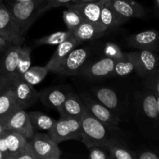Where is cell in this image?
I'll return each instance as SVG.
<instances>
[{
    "label": "cell",
    "mask_w": 159,
    "mask_h": 159,
    "mask_svg": "<svg viewBox=\"0 0 159 159\" xmlns=\"http://www.w3.org/2000/svg\"><path fill=\"white\" fill-rule=\"evenodd\" d=\"M137 124L144 137L159 141V113L156 95L144 85L133 93V113Z\"/></svg>",
    "instance_id": "6da1fadb"
},
{
    "label": "cell",
    "mask_w": 159,
    "mask_h": 159,
    "mask_svg": "<svg viewBox=\"0 0 159 159\" xmlns=\"http://www.w3.org/2000/svg\"><path fill=\"white\" fill-rule=\"evenodd\" d=\"M91 93L99 102L110 109L121 123L130 120L133 113V94L124 93L110 85L95 86Z\"/></svg>",
    "instance_id": "7a4b0ae2"
},
{
    "label": "cell",
    "mask_w": 159,
    "mask_h": 159,
    "mask_svg": "<svg viewBox=\"0 0 159 159\" xmlns=\"http://www.w3.org/2000/svg\"><path fill=\"white\" fill-rule=\"evenodd\" d=\"M81 141L89 148L93 144L102 145L111 136L110 130L103 123L98 120L86 107L81 117Z\"/></svg>",
    "instance_id": "3957f363"
},
{
    "label": "cell",
    "mask_w": 159,
    "mask_h": 159,
    "mask_svg": "<svg viewBox=\"0 0 159 159\" xmlns=\"http://www.w3.org/2000/svg\"><path fill=\"white\" fill-rule=\"evenodd\" d=\"M43 1L44 0L8 1L6 5L18 23L20 31L24 37L33 23L40 16L39 12Z\"/></svg>",
    "instance_id": "277c9868"
},
{
    "label": "cell",
    "mask_w": 159,
    "mask_h": 159,
    "mask_svg": "<svg viewBox=\"0 0 159 159\" xmlns=\"http://www.w3.org/2000/svg\"><path fill=\"white\" fill-rule=\"evenodd\" d=\"M48 134L50 138L58 144L70 140L81 141V119L61 116Z\"/></svg>",
    "instance_id": "5b68a950"
},
{
    "label": "cell",
    "mask_w": 159,
    "mask_h": 159,
    "mask_svg": "<svg viewBox=\"0 0 159 159\" xmlns=\"http://www.w3.org/2000/svg\"><path fill=\"white\" fill-rule=\"evenodd\" d=\"M88 110L97 118L103 123L110 130L113 132L120 131L119 125L121 121L110 109L99 102L93 95L86 91H83L79 94Z\"/></svg>",
    "instance_id": "8992f818"
},
{
    "label": "cell",
    "mask_w": 159,
    "mask_h": 159,
    "mask_svg": "<svg viewBox=\"0 0 159 159\" xmlns=\"http://www.w3.org/2000/svg\"><path fill=\"white\" fill-rule=\"evenodd\" d=\"M0 37L10 44L22 45L25 41L18 23L2 2L0 3Z\"/></svg>",
    "instance_id": "52a82bcc"
},
{
    "label": "cell",
    "mask_w": 159,
    "mask_h": 159,
    "mask_svg": "<svg viewBox=\"0 0 159 159\" xmlns=\"http://www.w3.org/2000/svg\"><path fill=\"white\" fill-rule=\"evenodd\" d=\"M135 64V73L141 79H145L159 70V54L148 50H138L128 52Z\"/></svg>",
    "instance_id": "ba28073f"
},
{
    "label": "cell",
    "mask_w": 159,
    "mask_h": 159,
    "mask_svg": "<svg viewBox=\"0 0 159 159\" xmlns=\"http://www.w3.org/2000/svg\"><path fill=\"white\" fill-rule=\"evenodd\" d=\"M115 61L114 59L104 56L96 61L86 64L78 75L92 81L113 78Z\"/></svg>",
    "instance_id": "9c48e42d"
},
{
    "label": "cell",
    "mask_w": 159,
    "mask_h": 159,
    "mask_svg": "<svg viewBox=\"0 0 159 159\" xmlns=\"http://www.w3.org/2000/svg\"><path fill=\"white\" fill-rule=\"evenodd\" d=\"M89 54L90 51L87 47H77L69 53L57 74L65 76L78 75L87 64Z\"/></svg>",
    "instance_id": "30bf717a"
},
{
    "label": "cell",
    "mask_w": 159,
    "mask_h": 159,
    "mask_svg": "<svg viewBox=\"0 0 159 159\" xmlns=\"http://www.w3.org/2000/svg\"><path fill=\"white\" fill-rule=\"evenodd\" d=\"M30 141L38 159H59L62 152L48 134L35 133Z\"/></svg>",
    "instance_id": "8fae6325"
},
{
    "label": "cell",
    "mask_w": 159,
    "mask_h": 159,
    "mask_svg": "<svg viewBox=\"0 0 159 159\" xmlns=\"http://www.w3.org/2000/svg\"><path fill=\"white\" fill-rule=\"evenodd\" d=\"M126 42L130 48L158 52L159 31L156 30H148L137 33L127 37Z\"/></svg>",
    "instance_id": "7c38bea8"
},
{
    "label": "cell",
    "mask_w": 159,
    "mask_h": 159,
    "mask_svg": "<svg viewBox=\"0 0 159 159\" xmlns=\"http://www.w3.org/2000/svg\"><path fill=\"white\" fill-rule=\"evenodd\" d=\"M17 101L23 110L32 107L39 101L38 92L22 78H17L12 81Z\"/></svg>",
    "instance_id": "4fadbf2b"
},
{
    "label": "cell",
    "mask_w": 159,
    "mask_h": 159,
    "mask_svg": "<svg viewBox=\"0 0 159 159\" xmlns=\"http://www.w3.org/2000/svg\"><path fill=\"white\" fill-rule=\"evenodd\" d=\"M82 43V42L78 40L72 34L66 40L57 44V48H56L52 57H51L50 61L45 66L51 72L57 73L59 68H61L62 64L64 63L66 57L69 54V53L73 49L79 47V44H81Z\"/></svg>",
    "instance_id": "5bb4252c"
},
{
    "label": "cell",
    "mask_w": 159,
    "mask_h": 159,
    "mask_svg": "<svg viewBox=\"0 0 159 159\" xmlns=\"http://www.w3.org/2000/svg\"><path fill=\"white\" fill-rule=\"evenodd\" d=\"M5 125L8 130H12L20 134L28 141L31 140L35 134L29 114L25 110H17L8 120Z\"/></svg>",
    "instance_id": "9a60e30c"
},
{
    "label": "cell",
    "mask_w": 159,
    "mask_h": 159,
    "mask_svg": "<svg viewBox=\"0 0 159 159\" xmlns=\"http://www.w3.org/2000/svg\"><path fill=\"white\" fill-rule=\"evenodd\" d=\"M21 45L9 43L3 51L2 57L0 59V73L11 80L16 79V69L20 57Z\"/></svg>",
    "instance_id": "2e32d148"
},
{
    "label": "cell",
    "mask_w": 159,
    "mask_h": 159,
    "mask_svg": "<svg viewBox=\"0 0 159 159\" xmlns=\"http://www.w3.org/2000/svg\"><path fill=\"white\" fill-rule=\"evenodd\" d=\"M70 89L61 86H54L42 89L39 95V100L51 109L60 112Z\"/></svg>",
    "instance_id": "e0dca14e"
},
{
    "label": "cell",
    "mask_w": 159,
    "mask_h": 159,
    "mask_svg": "<svg viewBox=\"0 0 159 159\" xmlns=\"http://www.w3.org/2000/svg\"><path fill=\"white\" fill-rule=\"evenodd\" d=\"M101 4H102V0H99V1L89 2H69L65 6L67 9H73L79 12L85 21L102 26L100 23Z\"/></svg>",
    "instance_id": "ac0fdd59"
},
{
    "label": "cell",
    "mask_w": 159,
    "mask_h": 159,
    "mask_svg": "<svg viewBox=\"0 0 159 159\" xmlns=\"http://www.w3.org/2000/svg\"><path fill=\"white\" fill-rule=\"evenodd\" d=\"M113 9L121 17L127 20L145 16V9L135 0H110Z\"/></svg>",
    "instance_id": "d6986e66"
},
{
    "label": "cell",
    "mask_w": 159,
    "mask_h": 159,
    "mask_svg": "<svg viewBox=\"0 0 159 159\" xmlns=\"http://www.w3.org/2000/svg\"><path fill=\"white\" fill-rule=\"evenodd\" d=\"M102 147L108 152L111 158L136 159V152L131 150L124 141L115 135H111Z\"/></svg>",
    "instance_id": "ffe728a7"
},
{
    "label": "cell",
    "mask_w": 159,
    "mask_h": 159,
    "mask_svg": "<svg viewBox=\"0 0 159 159\" xmlns=\"http://www.w3.org/2000/svg\"><path fill=\"white\" fill-rule=\"evenodd\" d=\"M19 110H23L16 97L12 84L0 95V123L6 124L8 120Z\"/></svg>",
    "instance_id": "44dd1931"
},
{
    "label": "cell",
    "mask_w": 159,
    "mask_h": 159,
    "mask_svg": "<svg viewBox=\"0 0 159 159\" xmlns=\"http://www.w3.org/2000/svg\"><path fill=\"white\" fill-rule=\"evenodd\" d=\"M86 107L84 104L83 101L81 99L80 96L70 90L68 92V96L64 102L59 114L63 117H82Z\"/></svg>",
    "instance_id": "7402d4cb"
},
{
    "label": "cell",
    "mask_w": 159,
    "mask_h": 159,
    "mask_svg": "<svg viewBox=\"0 0 159 159\" xmlns=\"http://www.w3.org/2000/svg\"><path fill=\"white\" fill-rule=\"evenodd\" d=\"M108 29L84 20L74 31L73 35L81 42L89 41L106 35Z\"/></svg>",
    "instance_id": "603a6c76"
},
{
    "label": "cell",
    "mask_w": 159,
    "mask_h": 159,
    "mask_svg": "<svg viewBox=\"0 0 159 159\" xmlns=\"http://www.w3.org/2000/svg\"><path fill=\"white\" fill-rule=\"evenodd\" d=\"M127 22L115 11L110 0H102L100 11V23L107 29H113Z\"/></svg>",
    "instance_id": "cb8c5ba5"
},
{
    "label": "cell",
    "mask_w": 159,
    "mask_h": 159,
    "mask_svg": "<svg viewBox=\"0 0 159 159\" xmlns=\"http://www.w3.org/2000/svg\"><path fill=\"white\" fill-rule=\"evenodd\" d=\"M5 139L9 152V159H14L28 141L23 135L12 130H8L5 134Z\"/></svg>",
    "instance_id": "d4e9b609"
},
{
    "label": "cell",
    "mask_w": 159,
    "mask_h": 159,
    "mask_svg": "<svg viewBox=\"0 0 159 159\" xmlns=\"http://www.w3.org/2000/svg\"><path fill=\"white\" fill-rule=\"evenodd\" d=\"M133 72H135V64L128 54V52H127L122 58L118 59L115 61L113 77H127Z\"/></svg>",
    "instance_id": "484cf974"
},
{
    "label": "cell",
    "mask_w": 159,
    "mask_h": 159,
    "mask_svg": "<svg viewBox=\"0 0 159 159\" xmlns=\"http://www.w3.org/2000/svg\"><path fill=\"white\" fill-rule=\"evenodd\" d=\"M28 114L34 131L46 130L48 132L56 122V120L53 119L42 112L32 111Z\"/></svg>",
    "instance_id": "4316f807"
},
{
    "label": "cell",
    "mask_w": 159,
    "mask_h": 159,
    "mask_svg": "<svg viewBox=\"0 0 159 159\" xmlns=\"http://www.w3.org/2000/svg\"><path fill=\"white\" fill-rule=\"evenodd\" d=\"M49 72V69L46 66H34L30 67L22 75L21 78L26 82L34 86L44 80Z\"/></svg>",
    "instance_id": "83f0119b"
},
{
    "label": "cell",
    "mask_w": 159,
    "mask_h": 159,
    "mask_svg": "<svg viewBox=\"0 0 159 159\" xmlns=\"http://www.w3.org/2000/svg\"><path fill=\"white\" fill-rule=\"evenodd\" d=\"M73 34V31L67 30L65 31H57L53 34L46 35L44 37L35 40L34 43L37 46L40 45H57L62 43L63 41L69 38Z\"/></svg>",
    "instance_id": "f1b7e54d"
},
{
    "label": "cell",
    "mask_w": 159,
    "mask_h": 159,
    "mask_svg": "<svg viewBox=\"0 0 159 159\" xmlns=\"http://www.w3.org/2000/svg\"><path fill=\"white\" fill-rule=\"evenodd\" d=\"M31 67V48L26 45H21L16 69V79L22 75Z\"/></svg>",
    "instance_id": "f546056e"
},
{
    "label": "cell",
    "mask_w": 159,
    "mask_h": 159,
    "mask_svg": "<svg viewBox=\"0 0 159 159\" xmlns=\"http://www.w3.org/2000/svg\"><path fill=\"white\" fill-rule=\"evenodd\" d=\"M64 23L67 26V30L74 31L84 21L80 14L73 9H67L62 12Z\"/></svg>",
    "instance_id": "4dcf8cb0"
},
{
    "label": "cell",
    "mask_w": 159,
    "mask_h": 159,
    "mask_svg": "<svg viewBox=\"0 0 159 159\" xmlns=\"http://www.w3.org/2000/svg\"><path fill=\"white\" fill-rule=\"evenodd\" d=\"M144 85L152 90L156 95L159 113V70L149 75L148 77L144 79Z\"/></svg>",
    "instance_id": "1f68e13d"
},
{
    "label": "cell",
    "mask_w": 159,
    "mask_h": 159,
    "mask_svg": "<svg viewBox=\"0 0 159 159\" xmlns=\"http://www.w3.org/2000/svg\"><path fill=\"white\" fill-rule=\"evenodd\" d=\"M125 54V52L121 51L120 48L117 44L112 42H108L104 46V56L111 57L115 61L122 58Z\"/></svg>",
    "instance_id": "d6a6232c"
},
{
    "label": "cell",
    "mask_w": 159,
    "mask_h": 159,
    "mask_svg": "<svg viewBox=\"0 0 159 159\" xmlns=\"http://www.w3.org/2000/svg\"><path fill=\"white\" fill-rule=\"evenodd\" d=\"M89 149V157L91 159H107L110 158L108 152L99 144H93L87 148Z\"/></svg>",
    "instance_id": "836d02e7"
},
{
    "label": "cell",
    "mask_w": 159,
    "mask_h": 159,
    "mask_svg": "<svg viewBox=\"0 0 159 159\" xmlns=\"http://www.w3.org/2000/svg\"><path fill=\"white\" fill-rule=\"evenodd\" d=\"M73 0H44L40 8V16L44 12L51 10V9L60 7L62 6H66L68 3L71 2Z\"/></svg>",
    "instance_id": "e575fe53"
},
{
    "label": "cell",
    "mask_w": 159,
    "mask_h": 159,
    "mask_svg": "<svg viewBox=\"0 0 159 159\" xmlns=\"http://www.w3.org/2000/svg\"><path fill=\"white\" fill-rule=\"evenodd\" d=\"M14 159H38L36 152L30 141L26 142L24 147L15 156Z\"/></svg>",
    "instance_id": "d590c367"
},
{
    "label": "cell",
    "mask_w": 159,
    "mask_h": 159,
    "mask_svg": "<svg viewBox=\"0 0 159 159\" xmlns=\"http://www.w3.org/2000/svg\"><path fill=\"white\" fill-rule=\"evenodd\" d=\"M136 159H159V152L150 148L141 149L136 152Z\"/></svg>",
    "instance_id": "8d00e7d4"
},
{
    "label": "cell",
    "mask_w": 159,
    "mask_h": 159,
    "mask_svg": "<svg viewBox=\"0 0 159 159\" xmlns=\"http://www.w3.org/2000/svg\"><path fill=\"white\" fill-rule=\"evenodd\" d=\"M12 85V80L0 73V95Z\"/></svg>",
    "instance_id": "74e56055"
},
{
    "label": "cell",
    "mask_w": 159,
    "mask_h": 159,
    "mask_svg": "<svg viewBox=\"0 0 159 159\" xmlns=\"http://www.w3.org/2000/svg\"><path fill=\"white\" fill-rule=\"evenodd\" d=\"M0 151L4 154L6 159H9V152H8L6 139H5V134L0 136Z\"/></svg>",
    "instance_id": "f35d334b"
},
{
    "label": "cell",
    "mask_w": 159,
    "mask_h": 159,
    "mask_svg": "<svg viewBox=\"0 0 159 159\" xmlns=\"http://www.w3.org/2000/svg\"><path fill=\"white\" fill-rule=\"evenodd\" d=\"M8 45H9V43H7L2 37H0V55H1L2 53H3V51H5Z\"/></svg>",
    "instance_id": "ab89813d"
},
{
    "label": "cell",
    "mask_w": 159,
    "mask_h": 159,
    "mask_svg": "<svg viewBox=\"0 0 159 159\" xmlns=\"http://www.w3.org/2000/svg\"><path fill=\"white\" fill-rule=\"evenodd\" d=\"M7 132H8V130L6 129V125L3 124H2V123H0V136L6 134Z\"/></svg>",
    "instance_id": "60d3db41"
},
{
    "label": "cell",
    "mask_w": 159,
    "mask_h": 159,
    "mask_svg": "<svg viewBox=\"0 0 159 159\" xmlns=\"http://www.w3.org/2000/svg\"><path fill=\"white\" fill-rule=\"evenodd\" d=\"M99 0H73L71 2L73 3H82V2H96Z\"/></svg>",
    "instance_id": "b9f144b4"
},
{
    "label": "cell",
    "mask_w": 159,
    "mask_h": 159,
    "mask_svg": "<svg viewBox=\"0 0 159 159\" xmlns=\"http://www.w3.org/2000/svg\"><path fill=\"white\" fill-rule=\"evenodd\" d=\"M155 1V8H156L157 11L159 13V0H154Z\"/></svg>",
    "instance_id": "7bdbcfd3"
},
{
    "label": "cell",
    "mask_w": 159,
    "mask_h": 159,
    "mask_svg": "<svg viewBox=\"0 0 159 159\" xmlns=\"http://www.w3.org/2000/svg\"><path fill=\"white\" fill-rule=\"evenodd\" d=\"M0 159H6L5 155L1 152V151H0Z\"/></svg>",
    "instance_id": "ee69618b"
},
{
    "label": "cell",
    "mask_w": 159,
    "mask_h": 159,
    "mask_svg": "<svg viewBox=\"0 0 159 159\" xmlns=\"http://www.w3.org/2000/svg\"><path fill=\"white\" fill-rule=\"evenodd\" d=\"M7 1H16V2H23V1H30V0H7Z\"/></svg>",
    "instance_id": "f6af8a7d"
},
{
    "label": "cell",
    "mask_w": 159,
    "mask_h": 159,
    "mask_svg": "<svg viewBox=\"0 0 159 159\" xmlns=\"http://www.w3.org/2000/svg\"><path fill=\"white\" fill-rule=\"evenodd\" d=\"M2 0H0V3H1V2H2Z\"/></svg>",
    "instance_id": "bcb514c9"
},
{
    "label": "cell",
    "mask_w": 159,
    "mask_h": 159,
    "mask_svg": "<svg viewBox=\"0 0 159 159\" xmlns=\"http://www.w3.org/2000/svg\"><path fill=\"white\" fill-rule=\"evenodd\" d=\"M0 66H1V64H0Z\"/></svg>",
    "instance_id": "7dc6e473"
}]
</instances>
